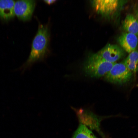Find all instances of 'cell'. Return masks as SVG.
I'll return each instance as SVG.
<instances>
[{
	"label": "cell",
	"instance_id": "6da1fadb",
	"mask_svg": "<svg viewBox=\"0 0 138 138\" xmlns=\"http://www.w3.org/2000/svg\"><path fill=\"white\" fill-rule=\"evenodd\" d=\"M50 34L47 25L39 24L32 44L29 56L21 67L23 71L30 68L35 63L43 61L48 54Z\"/></svg>",
	"mask_w": 138,
	"mask_h": 138
},
{
	"label": "cell",
	"instance_id": "7a4b0ae2",
	"mask_svg": "<svg viewBox=\"0 0 138 138\" xmlns=\"http://www.w3.org/2000/svg\"><path fill=\"white\" fill-rule=\"evenodd\" d=\"M116 63L106 61L97 53L93 54L84 64V70L90 76L99 78L105 75Z\"/></svg>",
	"mask_w": 138,
	"mask_h": 138
},
{
	"label": "cell",
	"instance_id": "3957f363",
	"mask_svg": "<svg viewBox=\"0 0 138 138\" xmlns=\"http://www.w3.org/2000/svg\"><path fill=\"white\" fill-rule=\"evenodd\" d=\"M127 1L120 0H94L91 4L98 14L109 19L114 18L119 14Z\"/></svg>",
	"mask_w": 138,
	"mask_h": 138
},
{
	"label": "cell",
	"instance_id": "277c9868",
	"mask_svg": "<svg viewBox=\"0 0 138 138\" xmlns=\"http://www.w3.org/2000/svg\"><path fill=\"white\" fill-rule=\"evenodd\" d=\"M133 73L127 68L123 61L116 63L105 75V79L110 83L118 84L129 82L131 79Z\"/></svg>",
	"mask_w": 138,
	"mask_h": 138
},
{
	"label": "cell",
	"instance_id": "5b68a950",
	"mask_svg": "<svg viewBox=\"0 0 138 138\" xmlns=\"http://www.w3.org/2000/svg\"><path fill=\"white\" fill-rule=\"evenodd\" d=\"M36 5L33 0H20L15 1L14 7L15 15L20 20L25 21L31 18Z\"/></svg>",
	"mask_w": 138,
	"mask_h": 138
},
{
	"label": "cell",
	"instance_id": "8992f818",
	"mask_svg": "<svg viewBox=\"0 0 138 138\" xmlns=\"http://www.w3.org/2000/svg\"><path fill=\"white\" fill-rule=\"evenodd\" d=\"M97 53L104 60L108 62L115 63L125 55V51L118 45L109 44Z\"/></svg>",
	"mask_w": 138,
	"mask_h": 138
},
{
	"label": "cell",
	"instance_id": "52a82bcc",
	"mask_svg": "<svg viewBox=\"0 0 138 138\" xmlns=\"http://www.w3.org/2000/svg\"><path fill=\"white\" fill-rule=\"evenodd\" d=\"M75 110L76 112L80 123L89 127L92 129L98 131L102 135L99 128L101 119L92 112L82 109Z\"/></svg>",
	"mask_w": 138,
	"mask_h": 138
},
{
	"label": "cell",
	"instance_id": "ba28073f",
	"mask_svg": "<svg viewBox=\"0 0 138 138\" xmlns=\"http://www.w3.org/2000/svg\"><path fill=\"white\" fill-rule=\"evenodd\" d=\"M117 41L120 46L129 53L137 49L138 38L133 34L123 32L118 37Z\"/></svg>",
	"mask_w": 138,
	"mask_h": 138
},
{
	"label": "cell",
	"instance_id": "9c48e42d",
	"mask_svg": "<svg viewBox=\"0 0 138 138\" xmlns=\"http://www.w3.org/2000/svg\"><path fill=\"white\" fill-rule=\"evenodd\" d=\"M13 0H0V17L5 20L13 18L15 16Z\"/></svg>",
	"mask_w": 138,
	"mask_h": 138
},
{
	"label": "cell",
	"instance_id": "30bf717a",
	"mask_svg": "<svg viewBox=\"0 0 138 138\" xmlns=\"http://www.w3.org/2000/svg\"><path fill=\"white\" fill-rule=\"evenodd\" d=\"M122 27L125 32L133 34L138 38V20L136 16L131 14H127L122 22Z\"/></svg>",
	"mask_w": 138,
	"mask_h": 138
},
{
	"label": "cell",
	"instance_id": "8fae6325",
	"mask_svg": "<svg viewBox=\"0 0 138 138\" xmlns=\"http://www.w3.org/2000/svg\"><path fill=\"white\" fill-rule=\"evenodd\" d=\"M127 68L133 73L138 71V49L129 53L123 61Z\"/></svg>",
	"mask_w": 138,
	"mask_h": 138
},
{
	"label": "cell",
	"instance_id": "7c38bea8",
	"mask_svg": "<svg viewBox=\"0 0 138 138\" xmlns=\"http://www.w3.org/2000/svg\"><path fill=\"white\" fill-rule=\"evenodd\" d=\"M72 138H98L85 125L80 123Z\"/></svg>",
	"mask_w": 138,
	"mask_h": 138
},
{
	"label": "cell",
	"instance_id": "4fadbf2b",
	"mask_svg": "<svg viewBox=\"0 0 138 138\" xmlns=\"http://www.w3.org/2000/svg\"><path fill=\"white\" fill-rule=\"evenodd\" d=\"M56 0H44L43 1L47 4L50 5L52 4L55 2Z\"/></svg>",
	"mask_w": 138,
	"mask_h": 138
},
{
	"label": "cell",
	"instance_id": "5bb4252c",
	"mask_svg": "<svg viewBox=\"0 0 138 138\" xmlns=\"http://www.w3.org/2000/svg\"><path fill=\"white\" fill-rule=\"evenodd\" d=\"M136 16L138 17V6L137 7V9L136 10Z\"/></svg>",
	"mask_w": 138,
	"mask_h": 138
},
{
	"label": "cell",
	"instance_id": "9a60e30c",
	"mask_svg": "<svg viewBox=\"0 0 138 138\" xmlns=\"http://www.w3.org/2000/svg\"><path fill=\"white\" fill-rule=\"evenodd\" d=\"M136 16V17H137V19H138V17H137V16Z\"/></svg>",
	"mask_w": 138,
	"mask_h": 138
}]
</instances>
